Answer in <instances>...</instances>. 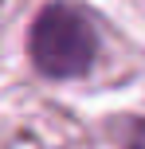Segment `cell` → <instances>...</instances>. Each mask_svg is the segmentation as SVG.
I'll return each instance as SVG.
<instances>
[{"label": "cell", "instance_id": "6da1fadb", "mask_svg": "<svg viewBox=\"0 0 145 149\" xmlns=\"http://www.w3.org/2000/svg\"><path fill=\"white\" fill-rule=\"evenodd\" d=\"M31 59L43 74L51 79H75L94 63L98 39L94 28L83 12H75L71 4H47L31 24Z\"/></svg>", "mask_w": 145, "mask_h": 149}]
</instances>
